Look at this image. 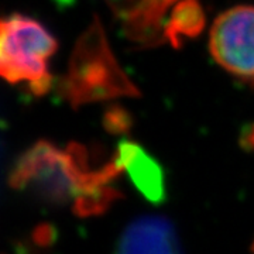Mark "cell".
Here are the masks:
<instances>
[{
	"instance_id": "1",
	"label": "cell",
	"mask_w": 254,
	"mask_h": 254,
	"mask_svg": "<svg viewBox=\"0 0 254 254\" xmlns=\"http://www.w3.org/2000/svg\"><path fill=\"white\" fill-rule=\"evenodd\" d=\"M88 164L89 157L83 145L71 143L66 148H60L51 141L40 140L16 161L10 173V185L47 205H73L96 171Z\"/></svg>"
},
{
	"instance_id": "2",
	"label": "cell",
	"mask_w": 254,
	"mask_h": 254,
	"mask_svg": "<svg viewBox=\"0 0 254 254\" xmlns=\"http://www.w3.org/2000/svg\"><path fill=\"white\" fill-rule=\"evenodd\" d=\"M58 92L72 108L140 95L136 85L122 69L98 18L76 41Z\"/></svg>"
},
{
	"instance_id": "3",
	"label": "cell",
	"mask_w": 254,
	"mask_h": 254,
	"mask_svg": "<svg viewBox=\"0 0 254 254\" xmlns=\"http://www.w3.org/2000/svg\"><path fill=\"white\" fill-rule=\"evenodd\" d=\"M58 41L38 20L13 13L0 24V73L11 85H26L36 96L53 88L50 60Z\"/></svg>"
},
{
	"instance_id": "4",
	"label": "cell",
	"mask_w": 254,
	"mask_h": 254,
	"mask_svg": "<svg viewBox=\"0 0 254 254\" xmlns=\"http://www.w3.org/2000/svg\"><path fill=\"white\" fill-rule=\"evenodd\" d=\"M209 51L227 73L254 85V6L240 4L220 13L209 33Z\"/></svg>"
},
{
	"instance_id": "5",
	"label": "cell",
	"mask_w": 254,
	"mask_h": 254,
	"mask_svg": "<svg viewBox=\"0 0 254 254\" xmlns=\"http://www.w3.org/2000/svg\"><path fill=\"white\" fill-rule=\"evenodd\" d=\"M181 0H119L112 11L122 24L128 40L150 47L164 41L168 14Z\"/></svg>"
},
{
	"instance_id": "6",
	"label": "cell",
	"mask_w": 254,
	"mask_h": 254,
	"mask_svg": "<svg viewBox=\"0 0 254 254\" xmlns=\"http://www.w3.org/2000/svg\"><path fill=\"white\" fill-rule=\"evenodd\" d=\"M115 254H184L174 225L160 215H144L128 223Z\"/></svg>"
},
{
	"instance_id": "7",
	"label": "cell",
	"mask_w": 254,
	"mask_h": 254,
	"mask_svg": "<svg viewBox=\"0 0 254 254\" xmlns=\"http://www.w3.org/2000/svg\"><path fill=\"white\" fill-rule=\"evenodd\" d=\"M115 163L126 171L133 185L151 203L165 199V177L163 167L137 143L122 140L113 155Z\"/></svg>"
},
{
	"instance_id": "8",
	"label": "cell",
	"mask_w": 254,
	"mask_h": 254,
	"mask_svg": "<svg viewBox=\"0 0 254 254\" xmlns=\"http://www.w3.org/2000/svg\"><path fill=\"white\" fill-rule=\"evenodd\" d=\"M205 27V13L198 0H181L174 6L164 27V41L180 48L185 40L199 36Z\"/></svg>"
},
{
	"instance_id": "9",
	"label": "cell",
	"mask_w": 254,
	"mask_h": 254,
	"mask_svg": "<svg viewBox=\"0 0 254 254\" xmlns=\"http://www.w3.org/2000/svg\"><path fill=\"white\" fill-rule=\"evenodd\" d=\"M105 126L109 131L123 133L130 127V118L125 110L110 109L105 116Z\"/></svg>"
},
{
	"instance_id": "10",
	"label": "cell",
	"mask_w": 254,
	"mask_h": 254,
	"mask_svg": "<svg viewBox=\"0 0 254 254\" xmlns=\"http://www.w3.org/2000/svg\"><path fill=\"white\" fill-rule=\"evenodd\" d=\"M242 145L246 150H253L254 148V128L247 131L245 136L242 137Z\"/></svg>"
},
{
	"instance_id": "11",
	"label": "cell",
	"mask_w": 254,
	"mask_h": 254,
	"mask_svg": "<svg viewBox=\"0 0 254 254\" xmlns=\"http://www.w3.org/2000/svg\"><path fill=\"white\" fill-rule=\"evenodd\" d=\"M106 1H108V4H109V6H113V4H115L116 1H119V0H106Z\"/></svg>"
},
{
	"instance_id": "12",
	"label": "cell",
	"mask_w": 254,
	"mask_h": 254,
	"mask_svg": "<svg viewBox=\"0 0 254 254\" xmlns=\"http://www.w3.org/2000/svg\"><path fill=\"white\" fill-rule=\"evenodd\" d=\"M252 253L254 254V242H253V245H252Z\"/></svg>"
}]
</instances>
